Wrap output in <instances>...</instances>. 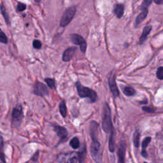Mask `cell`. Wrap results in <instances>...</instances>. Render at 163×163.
Listing matches in <instances>:
<instances>
[{
    "label": "cell",
    "instance_id": "1",
    "mask_svg": "<svg viewBox=\"0 0 163 163\" xmlns=\"http://www.w3.org/2000/svg\"><path fill=\"white\" fill-rule=\"evenodd\" d=\"M102 129L106 133H111L112 131H113V127L111 121V110L107 103H105L103 106L102 117Z\"/></svg>",
    "mask_w": 163,
    "mask_h": 163
},
{
    "label": "cell",
    "instance_id": "2",
    "mask_svg": "<svg viewBox=\"0 0 163 163\" xmlns=\"http://www.w3.org/2000/svg\"><path fill=\"white\" fill-rule=\"evenodd\" d=\"M76 87L78 96L82 98H88L90 103H94L97 100V95L94 90L83 86L79 82L76 83Z\"/></svg>",
    "mask_w": 163,
    "mask_h": 163
},
{
    "label": "cell",
    "instance_id": "3",
    "mask_svg": "<svg viewBox=\"0 0 163 163\" xmlns=\"http://www.w3.org/2000/svg\"><path fill=\"white\" fill-rule=\"evenodd\" d=\"M90 152L92 159L96 163H101L102 162V152L101 145L97 140H92L90 147Z\"/></svg>",
    "mask_w": 163,
    "mask_h": 163
},
{
    "label": "cell",
    "instance_id": "4",
    "mask_svg": "<svg viewBox=\"0 0 163 163\" xmlns=\"http://www.w3.org/2000/svg\"><path fill=\"white\" fill-rule=\"evenodd\" d=\"M57 161L59 163H77L78 161L77 152L59 154L57 156Z\"/></svg>",
    "mask_w": 163,
    "mask_h": 163
},
{
    "label": "cell",
    "instance_id": "5",
    "mask_svg": "<svg viewBox=\"0 0 163 163\" xmlns=\"http://www.w3.org/2000/svg\"><path fill=\"white\" fill-rule=\"evenodd\" d=\"M76 8L75 7H72L67 9L62 15V17L61 20V26L66 27L73 19L74 16L76 13Z\"/></svg>",
    "mask_w": 163,
    "mask_h": 163
},
{
    "label": "cell",
    "instance_id": "6",
    "mask_svg": "<svg viewBox=\"0 0 163 163\" xmlns=\"http://www.w3.org/2000/svg\"><path fill=\"white\" fill-rule=\"evenodd\" d=\"M71 40L72 42L76 45H79L80 47V51L82 53H85L87 48V43L85 40L78 35H72L71 36Z\"/></svg>",
    "mask_w": 163,
    "mask_h": 163
},
{
    "label": "cell",
    "instance_id": "7",
    "mask_svg": "<svg viewBox=\"0 0 163 163\" xmlns=\"http://www.w3.org/2000/svg\"><path fill=\"white\" fill-rule=\"evenodd\" d=\"M108 84L111 92L112 93L113 97H117L119 96V91L118 89L113 73H111L108 78Z\"/></svg>",
    "mask_w": 163,
    "mask_h": 163
},
{
    "label": "cell",
    "instance_id": "8",
    "mask_svg": "<svg viewBox=\"0 0 163 163\" xmlns=\"http://www.w3.org/2000/svg\"><path fill=\"white\" fill-rule=\"evenodd\" d=\"M34 94L39 96L48 95V91L47 86L42 82H37L34 86Z\"/></svg>",
    "mask_w": 163,
    "mask_h": 163
},
{
    "label": "cell",
    "instance_id": "9",
    "mask_svg": "<svg viewBox=\"0 0 163 163\" xmlns=\"http://www.w3.org/2000/svg\"><path fill=\"white\" fill-rule=\"evenodd\" d=\"M54 131L57 133V136L60 138V143L61 141H63L64 140H66V138L68 136V131L66 128H64V127L60 126H57V125H54Z\"/></svg>",
    "mask_w": 163,
    "mask_h": 163
},
{
    "label": "cell",
    "instance_id": "10",
    "mask_svg": "<svg viewBox=\"0 0 163 163\" xmlns=\"http://www.w3.org/2000/svg\"><path fill=\"white\" fill-rule=\"evenodd\" d=\"M76 50H77L76 47H70L68 48V49H67L63 53L62 61L64 62L70 61L72 59Z\"/></svg>",
    "mask_w": 163,
    "mask_h": 163
},
{
    "label": "cell",
    "instance_id": "11",
    "mask_svg": "<svg viewBox=\"0 0 163 163\" xmlns=\"http://www.w3.org/2000/svg\"><path fill=\"white\" fill-rule=\"evenodd\" d=\"M97 128H98V124L96 121L91 122L89 127V133L92 140H97Z\"/></svg>",
    "mask_w": 163,
    "mask_h": 163
},
{
    "label": "cell",
    "instance_id": "12",
    "mask_svg": "<svg viewBox=\"0 0 163 163\" xmlns=\"http://www.w3.org/2000/svg\"><path fill=\"white\" fill-rule=\"evenodd\" d=\"M152 26H146L143 29V32L141 34V36L140 38V45H141L142 43H143L145 42V41L147 38L148 35H149V33L151 32V30H152Z\"/></svg>",
    "mask_w": 163,
    "mask_h": 163
},
{
    "label": "cell",
    "instance_id": "13",
    "mask_svg": "<svg viewBox=\"0 0 163 163\" xmlns=\"http://www.w3.org/2000/svg\"><path fill=\"white\" fill-rule=\"evenodd\" d=\"M12 117L14 119L20 120L22 117V108L21 105L15 107L12 111Z\"/></svg>",
    "mask_w": 163,
    "mask_h": 163
},
{
    "label": "cell",
    "instance_id": "14",
    "mask_svg": "<svg viewBox=\"0 0 163 163\" xmlns=\"http://www.w3.org/2000/svg\"><path fill=\"white\" fill-rule=\"evenodd\" d=\"M149 13V10L148 8H144L142 9L141 12L138 15V17L136 19V21H135V25L137 26H138L141 22L143 21V20L146 17Z\"/></svg>",
    "mask_w": 163,
    "mask_h": 163
},
{
    "label": "cell",
    "instance_id": "15",
    "mask_svg": "<svg viewBox=\"0 0 163 163\" xmlns=\"http://www.w3.org/2000/svg\"><path fill=\"white\" fill-rule=\"evenodd\" d=\"M151 141V137H146L145 138L143 142H142V151H141V156L145 157L146 158L147 157V153L146 152V149L147 147L149 144L150 143Z\"/></svg>",
    "mask_w": 163,
    "mask_h": 163
},
{
    "label": "cell",
    "instance_id": "16",
    "mask_svg": "<svg viewBox=\"0 0 163 163\" xmlns=\"http://www.w3.org/2000/svg\"><path fill=\"white\" fill-rule=\"evenodd\" d=\"M124 7L123 5L121 4H117L115 6V8H114V13L116 15L117 17L118 18H121L123 15H124Z\"/></svg>",
    "mask_w": 163,
    "mask_h": 163
},
{
    "label": "cell",
    "instance_id": "17",
    "mask_svg": "<svg viewBox=\"0 0 163 163\" xmlns=\"http://www.w3.org/2000/svg\"><path fill=\"white\" fill-rule=\"evenodd\" d=\"M125 146L124 145H121L118 151V163H124L125 157Z\"/></svg>",
    "mask_w": 163,
    "mask_h": 163
},
{
    "label": "cell",
    "instance_id": "18",
    "mask_svg": "<svg viewBox=\"0 0 163 163\" xmlns=\"http://www.w3.org/2000/svg\"><path fill=\"white\" fill-rule=\"evenodd\" d=\"M86 152H87V151H86V145H84L82 151L77 152L78 160L79 163H84V160H85V158H86Z\"/></svg>",
    "mask_w": 163,
    "mask_h": 163
},
{
    "label": "cell",
    "instance_id": "19",
    "mask_svg": "<svg viewBox=\"0 0 163 163\" xmlns=\"http://www.w3.org/2000/svg\"><path fill=\"white\" fill-rule=\"evenodd\" d=\"M0 163H6L3 152V138L0 135Z\"/></svg>",
    "mask_w": 163,
    "mask_h": 163
},
{
    "label": "cell",
    "instance_id": "20",
    "mask_svg": "<svg viewBox=\"0 0 163 163\" xmlns=\"http://www.w3.org/2000/svg\"><path fill=\"white\" fill-rule=\"evenodd\" d=\"M109 150L111 152H113L115 151V141H114V131L110 133L109 138Z\"/></svg>",
    "mask_w": 163,
    "mask_h": 163
},
{
    "label": "cell",
    "instance_id": "21",
    "mask_svg": "<svg viewBox=\"0 0 163 163\" xmlns=\"http://www.w3.org/2000/svg\"><path fill=\"white\" fill-rule=\"evenodd\" d=\"M59 111L61 114V116L63 117H66L67 115V108L66 105V102L64 101H62L59 105Z\"/></svg>",
    "mask_w": 163,
    "mask_h": 163
},
{
    "label": "cell",
    "instance_id": "22",
    "mask_svg": "<svg viewBox=\"0 0 163 163\" xmlns=\"http://www.w3.org/2000/svg\"><path fill=\"white\" fill-rule=\"evenodd\" d=\"M70 145L73 149H77L80 146V141L77 137H74L70 141Z\"/></svg>",
    "mask_w": 163,
    "mask_h": 163
},
{
    "label": "cell",
    "instance_id": "23",
    "mask_svg": "<svg viewBox=\"0 0 163 163\" xmlns=\"http://www.w3.org/2000/svg\"><path fill=\"white\" fill-rule=\"evenodd\" d=\"M140 132L138 131V130H136L133 135V143L136 147H138L140 145Z\"/></svg>",
    "mask_w": 163,
    "mask_h": 163
},
{
    "label": "cell",
    "instance_id": "24",
    "mask_svg": "<svg viewBox=\"0 0 163 163\" xmlns=\"http://www.w3.org/2000/svg\"><path fill=\"white\" fill-rule=\"evenodd\" d=\"M123 92L124 93L125 95L127 96H131L135 95V90L131 87H124V90H123Z\"/></svg>",
    "mask_w": 163,
    "mask_h": 163
},
{
    "label": "cell",
    "instance_id": "25",
    "mask_svg": "<svg viewBox=\"0 0 163 163\" xmlns=\"http://www.w3.org/2000/svg\"><path fill=\"white\" fill-rule=\"evenodd\" d=\"M45 82L47 83V84L48 86L51 89H55L56 86H55V80L53 78H47L45 79Z\"/></svg>",
    "mask_w": 163,
    "mask_h": 163
},
{
    "label": "cell",
    "instance_id": "26",
    "mask_svg": "<svg viewBox=\"0 0 163 163\" xmlns=\"http://www.w3.org/2000/svg\"><path fill=\"white\" fill-rule=\"evenodd\" d=\"M0 42H2L4 43H7L8 42V39L4 32L0 29Z\"/></svg>",
    "mask_w": 163,
    "mask_h": 163
},
{
    "label": "cell",
    "instance_id": "27",
    "mask_svg": "<svg viewBox=\"0 0 163 163\" xmlns=\"http://www.w3.org/2000/svg\"><path fill=\"white\" fill-rule=\"evenodd\" d=\"M152 1L153 0H143V2L141 4V8H147L151 5Z\"/></svg>",
    "mask_w": 163,
    "mask_h": 163
},
{
    "label": "cell",
    "instance_id": "28",
    "mask_svg": "<svg viewBox=\"0 0 163 163\" xmlns=\"http://www.w3.org/2000/svg\"><path fill=\"white\" fill-rule=\"evenodd\" d=\"M157 77L159 80H163V67H159L157 70Z\"/></svg>",
    "mask_w": 163,
    "mask_h": 163
},
{
    "label": "cell",
    "instance_id": "29",
    "mask_svg": "<svg viewBox=\"0 0 163 163\" xmlns=\"http://www.w3.org/2000/svg\"><path fill=\"white\" fill-rule=\"evenodd\" d=\"M1 10H2V12L3 13V17H4L5 19V21H6L7 23L9 24V19H8V14L6 12L5 9V8H4V7L3 5L1 6Z\"/></svg>",
    "mask_w": 163,
    "mask_h": 163
},
{
    "label": "cell",
    "instance_id": "30",
    "mask_svg": "<svg viewBox=\"0 0 163 163\" xmlns=\"http://www.w3.org/2000/svg\"><path fill=\"white\" fill-rule=\"evenodd\" d=\"M32 45H33V47L35 48H37V49H39V48H40L42 47L41 42L39 40H36L33 42Z\"/></svg>",
    "mask_w": 163,
    "mask_h": 163
},
{
    "label": "cell",
    "instance_id": "31",
    "mask_svg": "<svg viewBox=\"0 0 163 163\" xmlns=\"http://www.w3.org/2000/svg\"><path fill=\"white\" fill-rule=\"evenodd\" d=\"M26 8V6L24 4L21 3H18L17 7V9L18 11L22 12V11H24Z\"/></svg>",
    "mask_w": 163,
    "mask_h": 163
},
{
    "label": "cell",
    "instance_id": "32",
    "mask_svg": "<svg viewBox=\"0 0 163 163\" xmlns=\"http://www.w3.org/2000/svg\"><path fill=\"white\" fill-rule=\"evenodd\" d=\"M142 110L148 113H152L153 111H154V110L152 108H151L149 106H143L142 108Z\"/></svg>",
    "mask_w": 163,
    "mask_h": 163
},
{
    "label": "cell",
    "instance_id": "33",
    "mask_svg": "<svg viewBox=\"0 0 163 163\" xmlns=\"http://www.w3.org/2000/svg\"><path fill=\"white\" fill-rule=\"evenodd\" d=\"M38 155H39V152L38 151V152H37L34 154L33 157H32V160H33L34 161H37L38 158Z\"/></svg>",
    "mask_w": 163,
    "mask_h": 163
},
{
    "label": "cell",
    "instance_id": "34",
    "mask_svg": "<svg viewBox=\"0 0 163 163\" xmlns=\"http://www.w3.org/2000/svg\"><path fill=\"white\" fill-rule=\"evenodd\" d=\"M154 2L157 5L163 4V0H154Z\"/></svg>",
    "mask_w": 163,
    "mask_h": 163
},
{
    "label": "cell",
    "instance_id": "35",
    "mask_svg": "<svg viewBox=\"0 0 163 163\" xmlns=\"http://www.w3.org/2000/svg\"><path fill=\"white\" fill-rule=\"evenodd\" d=\"M35 1H36L37 2H40L41 1V0H35Z\"/></svg>",
    "mask_w": 163,
    "mask_h": 163
},
{
    "label": "cell",
    "instance_id": "36",
    "mask_svg": "<svg viewBox=\"0 0 163 163\" xmlns=\"http://www.w3.org/2000/svg\"><path fill=\"white\" fill-rule=\"evenodd\" d=\"M143 163H147V162H143Z\"/></svg>",
    "mask_w": 163,
    "mask_h": 163
}]
</instances>
